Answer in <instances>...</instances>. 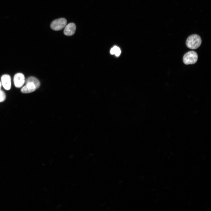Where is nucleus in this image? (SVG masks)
<instances>
[{"label": "nucleus", "instance_id": "nucleus-1", "mask_svg": "<svg viewBox=\"0 0 211 211\" xmlns=\"http://www.w3.org/2000/svg\"><path fill=\"white\" fill-rule=\"evenodd\" d=\"M25 85L21 89V91L23 93H29L35 91L40 86L39 80L36 77L31 76L25 80Z\"/></svg>", "mask_w": 211, "mask_h": 211}, {"label": "nucleus", "instance_id": "nucleus-2", "mask_svg": "<svg viewBox=\"0 0 211 211\" xmlns=\"http://www.w3.org/2000/svg\"><path fill=\"white\" fill-rule=\"evenodd\" d=\"M201 43V38L199 35L197 34H193L189 36L186 42L187 47L192 49L198 48L200 45Z\"/></svg>", "mask_w": 211, "mask_h": 211}, {"label": "nucleus", "instance_id": "nucleus-3", "mask_svg": "<svg viewBox=\"0 0 211 211\" xmlns=\"http://www.w3.org/2000/svg\"><path fill=\"white\" fill-rule=\"evenodd\" d=\"M198 59V55L196 52L194 51H189L183 56V61L186 65L193 64L196 63Z\"/></svg>", "mask_w": 211, "mask_h": 211}, {"label": "nucleus", "instance_id": "nucleus-4", "mask_svg": "<svg viewBox=\"0 0 211 211\" xmlns=\"http://www.w3.org/2000/svg\"><path fill=\"white\" fill-rule=\"evenodd\" d=\"M67 21L64 18H61L53 21L51 23V28L55 31L62 30L66 25Z\"/></svg>", "mask_w": 211, "mask_h": 211}, {"label": "nucleus", "instance_id": "nucleus-5", "mask_svg": "<svg viewBox=\"0 0 211 211\" xmlns=\"http://www.w3.org/2000/svg\"><path fill=\"white\" fill-rule=\"evenodd\" d=\"M25 79L24 74L21 73H18L14 76L13 81L15 86L17 88H20L25 82Z\"/></svg>", "mask_w": 211, "mask_h": 211}, {"label": "nucleus", "instance_id": "nucleus-6", "mask_svg": "<svg viewBox=\"0 0 211 211\" xmlns=\"http://www.w3.org/2000/svg\"><path fill=\"white\" fill-rule=\"evenodd\" d=\"M1 85L6 90L10 89L11 86V78L10 76L7 74L2 75L1 77Z\"/></svg>", "mask_w": 211, "mask_h": 211}, {"label": "nucleus", "instance_id": "nucleus-7", "mask_svg": "<svg viewBox=\"0 0 211 211\" xmlns=\"http://www.w3.org/2000/svg\"><path fill=\"white\" fill-rule=\"evenodd\" d=\"M76 27L73 23H69L65 26L64 30V34L68 36L73 35L75 33Z\"/></svg>", "mask_w": 211, "mask_h": 211}, {"label": "nucleus", "instance_id": "nucleus-8", "mask_svg": "<svg viewBox=\"0 0 211 211\" xmlns=\"http://www.w3.org/2000/svg\"><path fill=\"white\" fill-rule=\"evenodd\" d=\"M6 98V95L4 92L0 90V102L4 101Z\"/></svg>", "mask_w": 211, "mask_h": 211}, {"label": "nucleus", "instance_id": "nucleus-9", "mask_svg": "<svg viewBox=\"0 0 211 211\" xmlns=\"http://www.w3.org/2000/svg\"><path fill=\"white\" fill-rule=\"evenodd\" d=\"M120 53L121 51L120 48L116 46L115 54L116 56H118L120 55Z\"/></svg>", "mask_w": 211, "mask_h": 211}, {"label": "nucleus", "instance_id": "nucleus-10", "mask_svg": "<svg viewBox=\"0 0 211 211\" xmlns=\"http://www.w3.org/2000/svg\"><path fill=\"white\" fill-rule=\"evenodd\" d=\"M116 46H114L110 50V53L111 54H115V50Z\"/></svg>", "mask_w": 211, "mask_h": 211}, {"label": "nucleus", "instance_id": "nucleus-11", "mask_svg": "<svg viewBox=\"0 0 211 211\" xmlns=\"http://www.w3.org/2000/svg\"><path fill=\"white\" fill-rule=\"evenodd\" d=\"M1 86H2V85H1V81H0V90H1Z\"/></svg>", "mask_w": 211, "mask_h": 211}]
</instances>
